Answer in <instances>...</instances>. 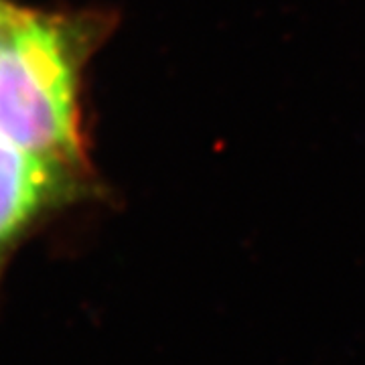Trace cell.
Segmentation results:
<instances>
[{"label":"cell","mask_w":365,"mask_h":365,"mask_svg":"<svg viewBox=\"0 0 365 365\" xmlns=\"http://www.w3.org/2000/svg\"><path fill=\"white\" fill-rule=\"evenodd\" d=\"M91 29L26 14L0 55V134L37 157L83 167L79 79Z\"/></svg>","instance_id":"1"},{"label":"cell","mask_w":365,"mask_h":365,"mask_svg":"<svg viewBox=\"0 0 365 365\" xmlns=\"http://www.w3.org/2000/svg\"><path fill=\"white\" fill-rule=\"evenodd\" d=\"M73 177L76 169L37 157L0 134V266L26 225Z\"/></svg>","instance_id":"2"},{"label":"cell","mask_w":365,"mask_h":365,"mask_svg":"<svg viewBox=\"0 0 365 365\" xmlns=\"http://www.w3.org/2000/svg\"><path fill=\"white\" fill-rule=\"evenodd\" d=\"M26 11L14 6L6 0H0V55L9 47V43L13 41L16 31L25 23Z\"/></svg>","instance_id":"3"}]
</instances>
